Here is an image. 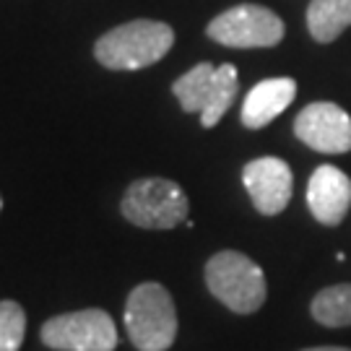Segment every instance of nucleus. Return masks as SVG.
Wrapping results in <instances>:
<instances>
[{
	"mask_svg": "<svg viewBox=\"0 0 351 351\" xmlns=\"http://www.w3.org/2000/svg\"><path fill=\"white\" fill-rule=\"evenodd\" d=\"M310 313L326 328L351 326V284H336L317 291L310 304Z\"/></svg>",
	"mask_w": 351,
	"mask_h": 351,
	"instance_id": "obj_13",
	"label": "nucleus"
},
{
	"mask_svg": "<svg viewBox=\"0 0 351 351\" xmlns=\"http://www.w3.org/2000/svg\"><path fill=\"white\" fill-rule=\"evenodd\" d=\"M175 45V32L164 21L138 19L110 29L94 45V58L110 71H141L159 63Z\"/></svg>",
	"mask_w": 351,
	"mask_h": 351,
	"instance_id": "obj_1",
	"label": "nucleus"
},
{
	"mask_svg": "<svg viewBox=\"0 0 351 351\" xmlns=\"http://www.w3.org/2000/svg\"><path fill=\"white\" fill-rule=\"evenodd\" d=\"M351 26V0H313L307 5V29L315 42H333Z\"/></svg>",
	"mask_w": 351,
	"mask_h": 351,
	"instance_id": "obj_11",
	"label": "nucleus"
},
{
	"mask_svg": "<svg viewBox=\"0 0 351 351\" xmlns=\"http://www.w3.org/2000/svg\"><path fill=\"white\" fill-rule=\"evenodd\" d=\"M297 97V81L294 78H265L247 91L242 101L239 120L247 130H261L268 123H274L278 114L287 110Z\"/></svg>",
	"mask_w": 351,
	"mask_h": 351,
	"instance_id": "obj_10",
	"label": "nucleus"
},
{
	"mask_svg": "<svg viewBox=\"0 0 351 351\" xmlns=\"http://www.w3.org/2000/svg\"><path fill=\"white\" fill-rule=\"evenodd\" d=\"M26 333V313L19 302H0V351H19Z\"/></svg>",
	"mask_w": 351,
	"mask_h": 351,
	"instance_id": "obj_15",
	"label": "nucleus"
},
{
	"mask_svg": "<svg viewBox=\"0 0 351 351\" xmlns=\"http://www.w3.org/2000/svg\"><path fill=\"white\" fill-rule=\"evenodd\" d=\"M42 343L58 351H114L117 328L104 310H78L50 317L42 326Z\"/></svg>",
	"mask_w": 351,
	"mask_h": 351,
	"instance_id": "obj_6",
	"label": "nucleus"
},
{
	"mask_svg": "<svg viewBox=\"0 0 351 351\" xmlns=\"http://www.w3.org/2000/svg\"><path fill=\"white\" fill-rule=\"evenodd\" d=\"M294 136L320 154L351 151V114L333 101H313L294 120Z\"/></svg>",
	"mask_w": 351,
	"mask_h": 351,
	"instance_id": "obj_7",
	"label": "nucleus"
},
{
	"mask_svg": "<svg viewBox=\"0 0 351 351\" xmlns=\"http://www.w3.org/2000/svg\"><path fill=\"white\" fill-rule=\"evenodd\" d=\"M307 208L320 224L339 226L351 208V180L333 164H320L307 182Z\"/></svg>",
	"mask_w": 351,
	"mask_h": 351,
	"instance_id": "obj_9",
	"label": "nucleus"
},
{
	"mask_svg": "<svg viewBox=\"0 0 351 351\" xmlns=\"http://www.w3.org/2000/svg\"><path fill=\"white\" fill-rule=\"evenodd\" d=\"M0 208H3V198H0Z\"/></svg>",
	"mask_w": 351,
	"mask_h": 351,
	"instance_id": "obj_17",
	"label": "nucleus"
},
{
	"mask_svg": "<svg viewBox=\"0 0 351 351\" xmlns=\"http://www.w3.org/2000/svg\"><path fill=\"white\" fill-rule=\"evenodd\" d=\"M206 34L234 50H258V47H276L284 39V21L271 8L263 5H234L213 19Z\"/></svg>",
	"mask_w": 351,
	"mask_h": 351,
	"instance_id": "obj_5",
	"label": "nucleus"
},
{
	"mask_svg": "<svg viewBox=\"0 0 351 351\" xmlns=\"http://www.w3.org/2000/svg\"><path fill=\"white\" fill-rule=\"evenodd\" d=\"M213 78H216V65L198 63L172 84V91H175L177 101L182 104L185 112H203L206 101L211 97Z\"/></svg>",
	"mask_w": 351,
	"mask_h": 351,
	"instance_id": "obj_12",
	"label": "nucleus"
},
{
	"mask_svg": "<svg viewBox=\"0 0 351 351\" xmlns=\"http://www.w3.org/2000/svg\"><path fill=\"white\" fill-rule=\"evenodd\" d=\"M242 185L250 193L252 206L263 216H276L289 206L294 177L291 167L278 156H258L245 164Z\"/></svg>",
	"mask_w": 351,
	"mask_h": 351,
	"instance_id": "obj_8",
	"label": "nucleus"
},
{
	"mask_svg": "<svg viewBox=\"0 0 351 351\" xmlns=\"http://www.w3.org/2000/svg\"><path fill=\"white\" fill-rule=\"evenodd\" d=\"M239 91V75L237 68L232 63H224L216 68V78H213V88L211 97L206 101L201 112V125L203 128H213L221 117L226 114V110L232 107V101Z\"/></svg>",
	"mask_w": 351,
	"mask_h": 351,
	"instance_id": "obj_14",
	"label": "nucleus"
},
{
	"mask_svg": "<svg viewBox=\"0 0 351 351\" xmlns=\"http://www.w3.org/2000/svg\"><path fill=\"white\" fill-rule=\"evenodd\" d=\"M206 284L216 300L237 315L261 310L268 294L261 265L237 250H221L213 255L206 263Z\"/></svg>",
	"mask_w": 351,
	"mask_h": 351,
	"instance_id": "obj_3",
	"label": "nucleus"
},
{
	"mask_svg": "<svg viewBox=\"0 0 351 351\" xmlns=\"http://www.w3.org/2000/svg\"><path fill=\"white\" fill-rule=\"evenodd\" d=\"M125 330L138 351H167L177 336V310L172 294L156 284L143 281L128 294Z\"/></svg>",
	"mask_w": 351,
	"mask_h": 351,
	"instance_id": "obj_2",
	"label": "nucleus"
},
{
	"mask_svg": "<svg viewBox=\"0 0 351 351\" xmlns=\"http://www.w3.org/2000/svg\"><path fill=\"white\" fill-rule=\"evenodd\" d=\"M302 351H351L343 346H313V349H302Z\"/></svg>",
	"mask_w": 351,
	"mask_h": 351,
	"instance_id": "obj_16",
	"label": "nucleus"
},
{
	"mask_svg": "<svg viewBox=\"0 0 351 351\" xmlns=\"http://www.w3.org/2000/svg\"><path fill=\"white\" fill-rule=\"evenodd\" d=\"M188 208L185 190L167 177L136 180L120 203L123 216L141 229H172L188 221Z\"/></svg>",
	"mask_w": 351,
	"mask_h": 351,
	"instance_id": "obj_4",
	"label": "nucleus"
}]
</instances>
